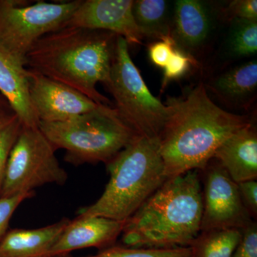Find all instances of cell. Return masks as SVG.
<instances>
[{"label":"cell","instance_id":"7c38bea8","mask_svg":"<svg viewBox=\"0 0 257 257\" xmlns=\"http://www.w3.org/2000/svg\"><path fill=\"white\" fill-rule=\"evenodd\" d=\"M126 221L101 216H77L70 220L51 250V256L94 247L104 249L115 244Z\"/></svg>","mask_w":257,"mask_h":257},{"label":"cell","instance_id":"603a6c76","mask_svg":"<svg viewBox=\"0 0 257 257\" xmlns=\"http://www.w3.org/2000/svg\"><path fill=\"white\" fill-rule=\"evenodd\" d=\"M196 61L192 56L181 50L178 47L175 49L171 56L167 65L164 67V78L162 81V90L165 89L170 81L180 78L184 75L192 64Z\"/></svg>","mask_w":257,"mask_h":257},{"label":"cell","instance_id":"3957f363","mask_svg":"<svg viewBox=\"0 0 257 257\" xmlns=\"http://www.w3.org/2000/svg\"><path fill=\"white\" fill-rule=\"evenodd\" d=\"M202 191L198 170L167 179L125 222L124 246H189L201 231Z\"/></svg>","mask_w":257,"mask_h":257},{"label":"cell","instance_id":"4fadbf2b","mask_svg":"<svg viewBox=\"0 0 257 257\" xmlns=\"http://www.w3.org/2000/svg\"><path fill=\"white\" fill-rule=\"evenodd\" d=\"M214 160L236 183L257 179V131L253 123L229 137L218 148Z\"/></svg>","mask_w":257,"mask_h":257},{"label":"cell","instance_id":"7402d4cb","mask_svg":"<svg viewBox=\"0 0 257 257\" xmlns=\"http://www.w3.org/2000/svg\"><path fill=\"white\" fill-rule=\"evenodd\" d=\"M23 126L20 119L15 116L0 126V192L4 180L10 152L21 132Z\"/></svg>","mask_w":257,"mask_h":257},{"label":"cell","instance_id":"6da1fadb","mask_svg":"<svg viewBox=\"0 0 257 257\" xmlns=\"http://www.w3.org/2000/svg\"><path fill=\"white\" fill-rule=\"evenodd\" d=\"M171 115L160 138L167 179L204 170L229 137L253 122L216 105L203 83L185 96L170 98Z\"/></svg>","mask_w":257,"mask_h":257},{"label":"cell","instance_id":"cb8c5ba5","mask_svg":"<svg viewBox=\"0 0 257 257\" xmlns=\"http://www.w3.org/2000/svg\"><path fill=\"white\" fill-rule=\"evenodd\" d=\"M226 21L234 20H257L256 0H234L221 10Z\"/></svg>","mask_w":257,"mask_h":257},{"label":"cell","instance_id":"d4e9b609","mask_svg":"<svg viewBox=\"0 0 257 257\" xmlns=\"http://www.w3.org/2000/svg\"><path fill=\"white\" fill-rule=\"evenodd\" d=\"M35 196V192L23 193L12 197H0V241L8 232L10 219L17 208L26 199Z\"/></svg>","mask_w":257,"mask_h":257},{"label":"cell","instance_id":"ffe728a7","mask_svg":"<svg viewBox=\"0 0 257 257\" xmlns=\"http://www.w3.org/2000/svg\"><path fill=\"white\" fill-rule=\"evenodd\" d=\"M229 50L237 57L255 55L257 52V20H234Z\"/></svg>","mask_w":257,"mask_h":257},{"label":"cell","instance_id":"9c48e42d","mask_svg":"<svg viewBox=\"0 0 257 257\" xmlns=\"http://www.w3.org/2000/svg\"><path fill=\"white\" fill-rule=\"evenodd\" d=\"M201 231L243 229L252 223L243 206L236 183L217 161L212 159L204 170Z\"/></svg>","mask_w":257,"mask_h":257},{"label":"cell","instance_id":"2e32d148","mask_svg":"<svg viewBox=\"0 0 257 257\" xmlns=\"http://www.w3.org/2000/svg\"><path fill=\"white\" fill-rule=\"evenodd\" d=\"M172 37L184 52L195 51L202 46L211 32V22L207 8L198 0H177L174 13Z\"/></svg>","mask_w":257,"mask_h":257},{"label":"cell","instance_id":"44dd1931","mask_svg":"<svg viewBox=\"0 0 257 257\" xmlns=\"http://www.w3.org/2000/svg\"><path fill=\"white\" fill-rule=\"evenodd\" d=\"M82 257H192L190 246L168 248L128 247L113 245L96 254Z\"/></svg>","mask_w":257,"mask_h":257},{"label":"cell","instance_id":"d6986e66","mask_svg":"<svg viewBox=\"0 0 257 257\" xmlns=\"http://www.w3.org/2000/svg\"><path fill=\"white\" fill-rule=\"evenodd\" d=\"M241 238V230L214 229L202 231L189 246L192 257H232Z\"/></svg>","mask_w":257,"mask_h":257},{"label":"cell","instance_id":"5b68a950","mask_svg":"<svg viewBox=\"0 0 257 257\" xmlns=\"http://www.w3.org/2000/svg\"><path fill=\"white\" fill-rule=\"evenodd\" d=\"M39 128L55 150L74 165L109 161L138 136L111 106L59 122H40Z\"/></svg>","mask_w":257,"mask_h":257},{"label":"cell","instance_id":"7a4b0ae2","mask_svg":"<svg viewBox=\"0 0 257 257\" xmlns=\"http://www.w3.org/2000/svg\"><path fill=\"white\" fill-rule=\"evenodd\" d=\"M117 35L64 27L42 37L25 58V67L73 88L100 105L111 102L96 89L110 82Z\"/></svg>","mask_w":257,"mask_h":257},{"label":"cell","instance_id":"83f0119b","mask_svg":"<svg viewBox=\"0 0 257 257\" xmlns=\"http://www.w3.org/2000/svg\"><path fill=\"white\" fill-rule=\"evenodd\" d=\"M240 197L248 214L256 221L257 216L256 180L245 181L238 184Z\"/></svg>","mask_w":257,"mask_h":257},{"label":"cell","instance_id":"ba28073f","mask_svg":"<svg viewBox=\"0 0 257 257\" xmlns=\"http://www.w3.org/2000/svg\"><path fill=\"white\" fill-rule=\"evenodd\" d=\"M55 151L39 127L23 126L10 153L0 197L34 192L45 184H65L68 175Z\"/></svg>","mask_w":257,"mask_h":257},{"label":"cell","instance_id":"9a60e30c","mask_svg":"<svg viewBox=\"0 0 257 257\" xmlns=\"http://www.w3.org/2000/svg\"><path fill=\"white\" fill-rule=\"evenodd\" d=\"M69 221L63 218L38 229L8 231L0 241V257H50L51 250Z\"/></svg>","mask_w":257,"mask_h":257},{"label":"cell","instance_id":"e0dca14e","mask_svg":"<svg viewBox=\"0 0 257 257\" xmlns=\"http://www.w3.org/2000/svg\"><path fill=\"white\" fill-rule=\"evenodd\" d=\"M208 87L225 104L236 107L248 106L256 95V60L245 62L221 74Z\"/></svg>","mask_w":257,"mask_h":257},{"label":"cell","instance_id":"30bf717a","mask_svg":"<svg viewBox=\"0 0 257 257\" xmlns=\"http://www.w3.org/2000/svg\"><path fill=\"white\" fill-rule=\"evenodd\" d=\"M28 70L29 96L40 123L66 121L100 106L73 88Z\"/></svg>","mask_w":257,"mask_h":257},{"label":"cell","instance_id":"52a82bcc","mask_svg":"<svg viewBox=\"0 0 257 257\" xmlns=\"http://www.w3.org/2000/svg\"><path fill=\"white\" fill-rule=\"evenodd\" d=\"M81 0L64 3L0 1V45L25 65L32 47L42 37L64 28Z\"/></svg>","mask_w":257,"mask_h":257},{"label":"cell","instance_id":"ac0fdd59","mask_svg":"<svg viewBox=\"0 0 257 257\" xmlns=\"http://www.w3.org/2000/svg\"><path fill=\"white\" fill-rule=\"evenodd\" d=\"M167 5L165 0L134 1V18L144 38L161 40L172 36V30L167 23Z\"/></svg>","mask_w":257,"mask_h":257},{"label":"cell","instance_id":"4316f807","mask_svg":"<svg viewBox=\"0 0 257 257\" xmlns=\"http://www.w3.org/2000/svg\"><path fill=\"white\" fill-rule=\"evenodd\" d=\"M232 257H257V224L253 221L241 229V238Z\"/></svg>","mask_w":257,"mask_h":257},{"label":"cell","instance_id":"277c9868","mask_svg":"<svg viewBox=\"0 0 257 257\" xmlns=\"http://www.w3.org/2000/svg\"><path fill=\"white\" fill-rule=\"evenodd\" d=\"M106 165L109 180L104 192L78 216L126 221L167 179L157 139L137 137Z\"/></svg>","mask_w":257,"mask_h":257},{"label":"cell","instance_id":"8fae6325","mask_svg":"<svg viewBox=\"0 0 257 257\" xmlns=\"http://www.w3.org/2000/svg\"><path fill=\"white\" fill-rule=\"evenodd\" d=\"M133 3V0L82 1L64 27L111 32L128 45H141L144 37L134 18Z\"/></svg>","mask_w":257,"mask_h":257},{"label":"cell","instance_id":"8992f818","mask_svg":"<svg viewBox=\"0 0 257 257\" xmlns=\"http://www.w3.org/2000/svg\"><path fill=\"white\" fill-rule=\"evenodd\" d=\"M108 90L120 117L136 133L160 140L170 119L171 107L150 92L128 52V44L117 36Z\"/></svg>","mask_w":257,"mask_h":257},{"label":"cell","instance_id":"484cf974","mask_svg":"<svg viewBox=\"0 0 257 257\" xmlns=\"http://www.w3.org/2000/svg\"><path fill=\"white\" fill-rule=\"evenodd\" d=\"M175 40L168 36L152 44L149 48V55L152 63L159 67H164L168 63L171 56L177 48Z\"/></svg>","mask_w":257,"mask_h":257},{"label":"cell","instance_id":"5bb4252c","mask_svg":"<svg viewBox=\"0 0 257 257\" xmlns=\"http://www.w3.org/2000/svg\"><path fill=\"white\" fill-rule=\"evenodd\" d=\"M0 93L8 99L24 126L39 127L28 91L25 64L0 45Z\"/></svg>","mask_w":257,"mask_h":257},{"label":"cell","instance_id":"f1b7e54d","mask_svg":"<svg viewBox=\"0 0 257 257\" xmlns=\"http://www.w3.org/2000/svg\"><path fill=\"white\" fill-rule=\"evenodd\" d=\"M15 114L9 101L0 93V126L13 119Z\"/></svg>","mask_w":257,"mask_h":257},{"label":"cell","instance_id":"f546056e","mask_svg":"<svg viewBox=\"0 0 257 257\" xmlns=\"http://www.w3.org/2000/svg\"><path fill=\"white\" fill-rule=\"evenodd\" d=\"M50 257H72L70 253H64V254L55 255V256H52Z\"/></svg>","mask_w":257,"mask_h":257}]
</instances>
